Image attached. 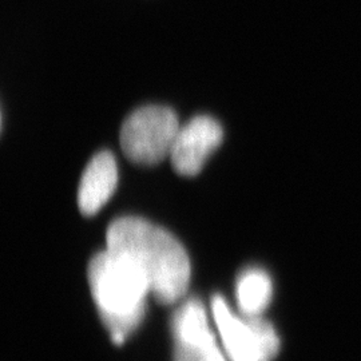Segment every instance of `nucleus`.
Masks as SVG:
<instances>
[{"label":"nucleus","instance_id":"f257e3e1","mask_svg":"<svg viewBox=\"0 0 361 361\" xmlns=\"http://www.w3.org/2000/svg\"><path fill=\"white\" fill-rule=\"evenodd\" d=\"M106 247L131 259L146 276L152 296L171 305L186 295L190 284V258L180 241L164 228L140 217L113 221Z\"/></svg>","mask_w":361,"mask_h":361},{"label":"nucleus","instance_id":"f03ea898","mask_svg":"<svg viewBox=\"0 0 361 361\" xmlns=\"http://www.w3.org/2000/svg\"><path fill=\"white\" fill-rule=\"evenodd\" d=\"M87 277L99 316L119 345L142 323L149 281L131 259L107 247L91 258Z\"/></svg>","mask_w":361,"mask_h":361},{"label":"nucleus","instance_id":"7ed1b4c3","mask_svg":"<svg viewBox=\"0 0 361 361\" xmlns=\"http://www.w3.org/2000/svg\"><path fill=\"white\" fill-rule=\"evenodd\" d=\"M180 128L171 109L153 104L140 107L122 123V152L135 165L155 166L170 157Z\"/></svg>","mask_w":361,"mask_h":361},{"label":"nucleus","instance_id":"20e7f679","mask_svg":"<svg viewBox=\"0 0 361 361\" xmlns=\"http://www.w3.org/2000/svg\"><path fill=\"white\" fill-rule=\"evenodd\" d=\"M212 312L229 361H273L280 338L269 322L234 314L221 296L212 298Z\"/></svg>","mask_w":361,"mask_h":361},{"label":"nucleus","instance_id":"39448f33","mask_svg":"<svg viewBox=\"0 0 361 361\" xmlns=\"http://www.w3.org/2000/svg\"><path fill=\"white\" fill-rule=\"evenodd\" d=\"M224 138L219 122L207 116H194L180 126L173 145L170 161L182 177H194L205 166Z\"/></svg>","mask_w":361,"mask_h":361},{"label":"nucleus","instance_id":"423d86ee","mask_svg":"<svg viewBox=\"0 0 361 361\" xmlns=\"http://www.w3.org/2000/svg\"><path fill=\"white\" fill-rule=\"evenodd\" d=\"M171 329L174 335L173 361H207L219 349L207 322V310L197 298L180 304L173 316Z\"/></svg>","mask_w":361,"mask_h":361},{"label":"nucleus","instance_id":"0eeeda50","mask_svg":"<svg viewBox=\"0 0 361 361\" xmlns=\"http://www.w3.org/2000/svg\"><path fill=\"white\" fill-rule=\"evenodd\" d=\"M118 166L111 152H99L85 169L78 189V207L83 216L97 214L116 192Z\"/></svg>","mask_w":361,"mask_h":361},{"label":"nucleus","instance_id":"6e6552de","mask_svg":"<svg viewBox=\"0 0 361 361\" xmlns=\"http://www.w3.org/2000/svg\"><path fill=\"white\" fill-rule=\"evenodd\" d=\"M271 276L259 268H249L240 274L235 285L238 310L246 317H259L271 304Z\"/></svg>","mask_w":361,"mask_h":361},{"label":"nucleus","instance_id":"1a4fd4ad","mask_svg":"<svg viewBox=\"0 0 361 361\" xmlns=\"http://www.w3.org/2000/svg\"><path fill=\"white\" fill-rule=\"evenodd\" d=\"M228 356H225L222 352H221V349H219L217 352H214L207 361H228Z\"/></svg>","mask_w":361,"mask_h":361}]
</instances>
